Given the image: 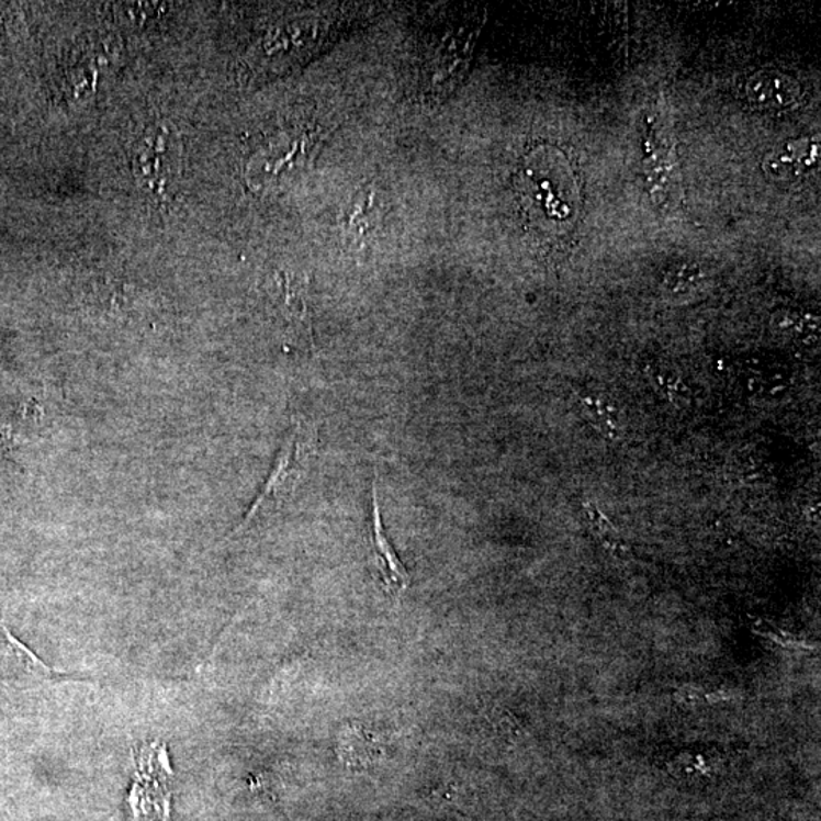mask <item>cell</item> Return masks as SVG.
Returning a JSON list of instances; mask_svg holds the SVG:
<instances>
[{
	"instance_id": "4",
	"label": "cell",
	"mask_w": 821,
	"mask_h": 821,
	"mask_svg": "<svg viewBox=\"0 0 821 821\" xmlns=\"http://www.w3.org/2000/svg\"><path fill=\"white\" fill-rule=\"evenodd\" d=\"M819 136H801L777 145L762 160V171L777 183H791L814 171L820 164Z\"/></svg>"
},
{
	"instance_id": "1",
	"label": "cell",
	"mask_w": 821,
	"mask_h": 821,
	"mask_svg": "<svg viewBox=\"0 0 821 821\" xmlns=\"http://www.w3.org/2000/svg\"><path fill=\"white\" fill-rule=\"evenodd\" d=\"M641 137L643 188L654 211L671 218L682 212L685 188L673 117L663 97L651 100L643 112Z\"/></svg>"
},
{
	"instance_id": "2",
	"label": "cell",
	"mask_w": 821,
	"mask_h": 821,
	"mask_svg": "<svg viewBox=\"0 0 821 821\" xmlns=\"http://www.w3.org/2000/svg\"><path fill=\"white\" fill-rule=\"evenodd\" d=\"M180 140L166 122L149 125L133 148V172L137 184L151 195H165L180 171Z\"/></svg>"
},
{
	"instance_id": "9",
	"label": "cell",
	"mask_w": 821,
	"mask_h": 821,
	"mask_svg": "<svg viewBox=\"0 0 821 821\" xmlns=\"http://www.w3.org/2000/svg\"><path fill=\"white\" fill-rule=\"evenodd\" d=\"M753 630L756 631L757 634H761V637H764L765 639H768V641L777 643V645L784 646V649L789 650H812L814 646L811 645V643L805 641V639H800L795 637V634H789L785 630L776 629V627H773L772 623L765 622V621H756L753 623Z\"/></svg>"
},
{
	"instance_id": "3",
	"label": "cell",
	"mask_w": 821,
	"mask_h": 821,
	"mask_svg": "<svg viewBox=\"0 0 821 821\" xmlns=\"http://www.w3.org/2000/svg\"><path fill=\"white\" fill-rule=\"evenodd\" d=\"M314 452V429L303 424V421H295L290 436L286 437L282 451L279 453L274 469H272L271 475L268 477L266 488L260 493L258 501L252 504L251 510L248 511L243 525L236 528L235 532L246 528L251 517L272 497H283L294 491L295 485L302 480L303 473H305Z\"/></svg>"
},
{
	"instance_id": "5",
	"label": "cell",
	"mask_w": 821,
	"mask_h": 821,
	"mask_svg": "<svg viewBox=\"0 0 821 821\" xmlns=\"http://www.w3.org/2000/svg\"><path fill=\"white\" fill-rule=\"evenodd\" d=\"M747 101L764 112H784L799 104L801 86L791 75L777 69H761L744 85Z\"/></svg>"
},
{
	"instance_id": "7",
	"label": "cell",
	"mask_w": 821,
	"mask_h": 821,
	"mask_svg": "<svg viewBox=\"0 0 821 821\" xmlns=\"http://www.w3.org/2000/svg\"><path fill=\"white\" fill-rule=\"evenodd\" d=\"M0 661L7 666L8 673L18 677H27L31 681L67 682L69 676L65 673L50 670L33 651L26 649L10 633L5 623H0Z\"/></svg>"
},
{
	"instance_id": "8",
	"label": "cell",
	"mask_w": 821,
	"mask_h": 821,
	"mask_svg": "<svg viewBox=\"0 0 821 821\" xmlns=\"http://www.w3.org/2000/svg\"><path fill=\"white\" fill-rule=\"evenodd\" d=\"M706 282V272L696 262L682 260L668 267L663 274V290L670 295H688Z\"/></svg>"
},
{
	"instance_id": "6",
	"label": "cell",
	"mask_w": 821,
	"mask_h": 821,
	"mask_svg": "<svg viewBox=\"0 0 821 821\" xmlns=\"http://www.w3.org/2000/svg\"><path fill=\"white\" fill-rule=\"evenodd\" d=\"M371 551H373L374 566L381 575L385 591L391 596L401 599L404 592L408 589L410 576L401 562L396 551L391 547L389 537L382 525L381 511H379L376 484H373L371 493Z\"/></svg>"
},
{
	"instance_id": "10",
	"label": "cell",
	"mask_w": 821,
	"mask_h": 821,
	"mask_svg": "<svg viewBox=\"0 0 821 821\" xmlns=\"http://www.w3.org/2000/svg\"><path fill=\"white\" fill-rule=\"evenodd\" d=\"M709 768L710 762L708 761V757L705 760L701 755H688V753H683V755L677 756L676 760L671 762V769H673V773L681 776L708 775Z\"/></svg>"
}]
</instances>
